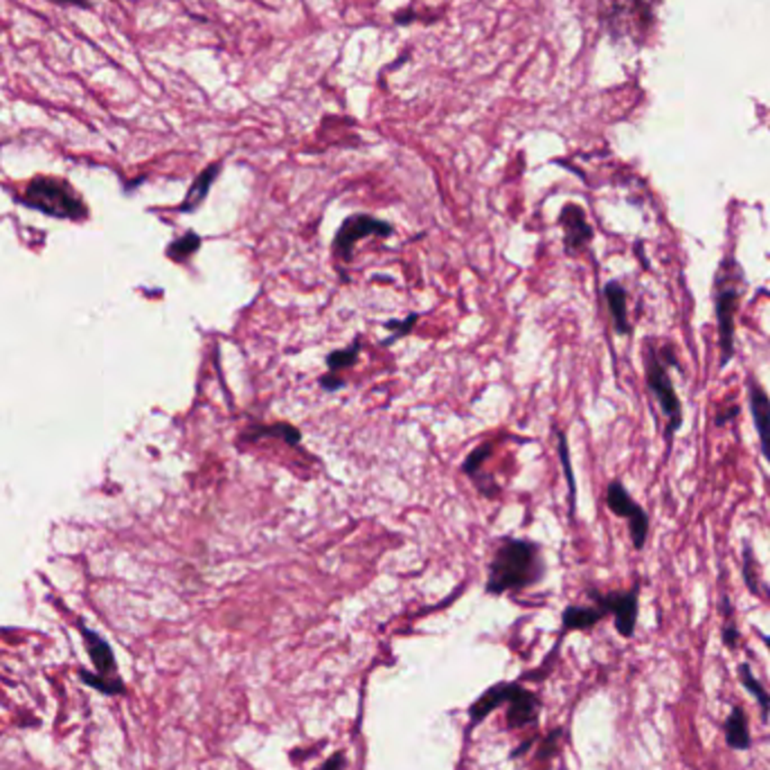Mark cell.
<instances>
[{"instance_id":"cell-1","label":"cell","mask_w":770,"mask_h":770,"mask_svg":"<svg viewBox=\"0 0 770 770\" xmlns=\"http://www.w3.org/2000/svg\"><path fill=\"white\" fill-rule=\"evenodd\" d=\"M545 575L540 548L525 539H504L494 548L486 576V593L504 594L531 588Z\"/></svg>"},{"instance_id":"cell-2","label":"cell","mask_w":770,"mask_h":770,"mask_svg":"<svg viewBox=\"0 0 770 770\" xmlns=\"http://www.w3.org/2000/svg\"><path fill=\"white\" fill-rule=\"evenodd\" d=\"M746 288V275H743L741 264L732 255L725 257L716 268L714 277V313L716 324H719V365H725L734 356V331H737V309Z\"/></svg>"},{"instance_id":"cell-3","label":"cell","mask_w":770,"mask_h":770,"mask_svg":"<svg viewBox=\"0 0 770 770\" xmlns=\"http://www.w3.org/2000/svg\"><path fill=\"white\" fill-rule=\"evenodd\" d=\"M644 369H647V383L651 394L656 396L662 414H665V439L671 446L675 432L683 428V403L678 399L674 383L669 376V365L662 360L660 349L648 342L644 349Z\"/></svg>"},{"instance_id":"cell-4","label":"cell","mask_w":770,"mask_h":770,"mask_svg":"<svg viewBox=\"0 0 770 770\" xmlns=\"http://www.w3.org/2000/svg\"><path fill=\"white\" fill-rule=\"evenodd\" d=\"M23 201L34 210L57 216V219H84L86 216V205L81 203V198L61 178L39 176V178L30 180L25 194H23Z\"/></svg>"},{"instance_id":"cell-5","label":"cell","mask_w":770,"mask_h":770,"mask_svg":"<svg viewBox=\"0 0 770 770\" xmlns=\"http://www.w3.org/2000/svg\"><path fill=\"white\" fill-rule=\"evenodd\" d=\"M394 232L392 223L369 214H351L342 221L333 237V257L340 264H349L354 259V248L365 237H390Z\"/></svg>"},{"instance_id":"cell-6","label":"cell","mask_w":770,"mask_h":770,"mask_svg":"<svg viewBox=\"0 0 770 770\" xmlns=\"http://www.w3.org/2000/svg\"><path fill=\"white\" fill-rule=\"evenodd\" d=\"M606 504L615 516L629 521L630 540H633L635 549H642L648 536V516L626 491V486L620 480H612L606 489Z\"/></svg>"},{"instance_id":"cell-7","label":"cell","mask_w":770,"mask_h":770,"mask_svg":"<svg viewBox=\"0 0 770 770\" xmlns=\"http://www.w3.org/2000/svg\"><path fill=\"white\" fill-rule=\"evenodd\" d=\"M638 590L635 588L624 590V593H590V597L597 602V606H602L606 611V615L611 612L615 617V629L621 638H630L635 633V624H638Z\"/></svg>"},{"instance_id":"cell-8","label":"cell","mask_w":770,"mask_h":770,"mask_svg":"<svg viewBox=\"0 0 770 770\" xmlns=\"http://www.w3.org/2000/svg\"><path fill=\"white\" fill-rule=\"evenodd\" d=\"M563 228V248L567 255H576L593 241V225L585 219V212L576 203H567L558 214Z\"/></svg>"},{"instance_id":"cell-9","label":"cell","mask_w":770,"mask_h":770,"mask_svg":"<svg viewBox=\"0 0 770 770\" xmlns=\"http://www.w3.org/2000/svg\"><path fill=\"white\" fill-rule=\"evenodd\" d=\"M747 403H750L752 419H755L756 435H759L761 453L770 464V396L756 378H747Z\"/></svg>"},{"instance_id":"cell-10","label":"cell","mask_w":770,"mask_h":770,"mask_svg":"<svg viewBox=\"0 0 770 770\" xmlns=\"http://www.w3.org/2000/svg\"><path fill=\"white\" fill-rule=\"evenodd\" d=\"M491 450H494V441H485V444L476 446V448L468 453V457L464 459V464H462V471L467 473V476L471 477L473 482H476V486L480 489V494L486 495V498H495V495L500 494V486L495 485L494 477H486L485 473H482V467H485L486 459H489Z\"/></svg>"},{"instance_id":"cell-11","label":"cell","mask_w":770,"mask_h":770,"mask_svg":"<svg viewBox=\"0 0 770 770\" xmlns=\"http://www.w3.org/2000/svg\"><path fill=\"white\" fill-rule=\"evenodd\" d=\"M507 702H509L507 720L513 729L527 728V725L534 723L536 716H539V710H540L539 698H536L531 692H527V689L518 687V684H513L512 687V693H509Z\"/></svg>"},{"instance_id":"cell-12","label":"cell","mask_w":770,"mask_h":770,"mask_svg":"<svg viewBox=\"0 0 770 770\" xmlns=\"http://www.w3.org/2000/svg\"><path fill=\"white\" fill-rule=\"evenodd\" d=\"M603 297H606L608 311H611L612 327L620 336L630 333V320H629V293L620 282H608L603 286Z\"/></svg>"},{"instance_id":"cell-13","label":"cell","mask_w":770,"mask_h":770,"mask_svg":"<svg viewBox=\"0 0 770 770\" xmlns=\"http://www.w3.org/2000/svg\"><path fill=\"white\" fill-rule=\"evenodd\" d=\"M81 633H84L86 651H88V656H90V660H93V665H95V669H97V674L111 675V678H117L115 656H113V648L108 647L106 639H104L102 635H97V633H95V630H90V629H81Z\"/></svg>"},{"instance_id":"cell-14","label":"cell","mask_w":770,"mask_h":770,"mask_svg":"<svg viewBox=\"0 0 770 770\" xmlns=\"http://www.w3.org/2000/svg\"><path fill=\"white\" fill-rule=\"evenodd\" d=\"M725 741H728V746L732 747V750H747L752 743L746 711L738 705H734L732 710H729L728 720H725Z\"/></svg>"},{"instance_id":"cell-15","label":"cell","mask_w":770,"mask_h":770,"mask_svg":"<svg viewBox=\"0 0 770 770\" xmlns=\"http://www.w3.org/2000/svg\"><path fill=\"white\" fill-rule=\"evenodd\" d=\"M603 615H606V611L602 606H567L563 612V626H566V630L593 629Z\"/></svg>"},{"instance_id":"cell-16","label":"cell","mask_w":770,"mask_h":770,"mask_svg":"<svg viewBox=\"0 0 770 770\" xmlns=\"http://www.w3.org/2000/svg\"><path fill=\"white\" fill-rule=\"evenodd\" d=\"M216 176H219V165H210L205 171H201L198 174V178L194 180V185L189 187L187 196H185L183 205H180V212H194L198 205H201L203 201H205L207 192H210L212 183L216 180Z\"/></svg>"},{"instance_id":"cell-17","label":"cell","mask_w":770,"mask_h":770,"mask_svg":"<svg viewBox=\"0 0 770 770\" xmlns=\"http://www.w3.org/2000/svg\"><path fill=\"white\" fill-rule=\"evenodd\" d=\"M250 437H255V439H259V437H279V439L286 441L288 446H297L300 444L302 435L300 430H297L295 426H291V423H273V426H255L250 428L248 432H243V439H250Z\"/></svg>"},{"instance_id":"cell-18","label":"cell","mask_w":770,"mask_h":770,"mask_svg":"<svg viewBox=\"0 0 770 770\" xmlns=\"http://www.w3.org/2000/svg\"><path fill=\"white\" fill-rule=\"evenodd\" d=\"M738 678H741L743 687H746L747 692H750L752 696H755V701L759 702L761 720H768V714H770V698H768V693H765V689L761 687V684H759V680H756L755 675H752L750 666H747V665H741V666H738Z\"/></svg>"},{"instance_id":"cell-19","label":"cell","mask_w":770,"mask_h":770,"mask_svg":"<svg viewBox=\"0 0 770 770\" xmlns=\"http://www.w3.org/2000/svg\"><path fill=\"white\" fill-rule=\"evenodd\" d=\"M79 675L88 687L97 689V692L106 693V696H120V693H124L126 689L120 675H117V678H111V675L90 674V671H79Z\"/></svg>"},{"instance_id":"cell-20","label":"cell","mask_w":770,"mask_h":770,"mask_svg":"<svg viewBox=\"0 0 770 770\" xmlns=\"http://www.w3.org/2000/svg\"><path fill=\"white\" fill-rule=\"evenodd\" d=\"M358 354H360L358 340H354L349 347H345V349L331 351V354L327 356V360H324V363H327V372L338 374L347 367H354L356 360H358Z\"/></svg>"},{"instance_id":"cell-21","label":"cell","mask_w":770,"mask_h":770,"mask_svg":"<svg viewBox=\"0 0 770 770\" xmlns=\"http://www.w3.org/2000/svg\"><path fill=\"white\" fill-rule=\"evenodd\" d=\"M198 248H201V237H198L196 232H187V234H183V237L178 239V241H174L169 246V257L171 259H176V261H185L187 259V257H192L194 252L198 250Z\"/></svg>"},{"instance_id":"cell-22","label":"cell","mask_w":770,"mask_h":770,"mask_svg":"<svg viewBox=\"0 0 770 770\" xmlns=\"http://www.w3.org/2000/svg\"><path fill=\"white\" fill-rule=\"evenodd\" d=\"M743 579H746L747 590L752 594H761V581H759V567H756L755 554H752L750 545L743 548Z\"/></svg>"},{"instance_id":"cell-23","label":"cell","mask_w":770,"mask_h":770,"mask_svg":"<svg viewBox=\"0 0 770 770\" xmlns=\"http://www.w3.org/2000/svg\"><path fill=\"white\" fill-rule=\"evenodd\" d=\"M558 457H561V467H563V471H566L567 489H570V507H572V512H575L576 485H575V473H572L570 453H567V439H566V435H563V432H558Z\"/></svg>"},{"instance_id":"cell-24","label":"cell","mask_w":770,"mask_h":770,"mask_svg":"<svg viewBox=\"0 0 770 770\" xmlns=\"http://www.w3.org/2000/svg\"><path fill=\"white\" fill-rule=\"evenodd\" d=\"M419 313H410L405 320H387L385 329H390L392 336L387 338V340H383V345H392L394 340H399V338L408 336L410 331H412V327L417 324Z\"/></svg>"},{"instance_id":"cell-25","label":"cell","mask_w":770,"mask_h":770,"mask_svg":"<svg viewBox=\"0 0 770 770\" xmlns=\"http://www.w3.org/2000/svg\"><path fill=\"white\" fill-rule=\"evenodd\" d=\"M720 608H723V642L728 644L729 648L737 647L738 642V629H737V621H734L732 617V606H729L728 597H723V602H720Z\"/></svg>"},{"instance_id":"cell-26","label":"cell","mask_w":770,"mask_h":770,"mask_svg":"<svg viewBox=\"0 0 770 770\" xmlns=\"http://www.w3.org/2000/svg\"><path fill=\"white\" fill-rule=\"evenodd\" d=\"M320 385H322V390L333 392V390H340L342 385H345V378L336 376V374L327 372L322 378H320Z\"/></svg>"},{"instance_id":"cell-27","label":"cell","mask_w":770,"mask_h":770,"mask_svg":"<svg viewBox=\"0 0 770 770\" xmlns=\"http://www.w3.org/2000/svg\"><path fill=\"white\" fill-rule=\"evenodd\" d=\"M738 417V405H728V408L719 410V414H716V426H725L728 421H732V419Z\"/></svg>"},{"instance_id":"cell-28","label":"cell","mask_w":770,"mask_h":770,"mask_svg":"<svg viewBox=\"0 0 770 770\" xmlns=\"http://www.w3.org/2000/svg\"><path fill=\"white\" fill-rule=\"evenodd\" d=\"M342 768H345V756H342V752H338V755H333L331 759L324 761L318 770H342Z\"/></svg>"},{"instance_id":"cell-29","label":"cell","mask_w":770,"mask_h":770,"mask_svg":"<svg viewBox=\"0 0 770 770\" xmlns=\"http://www.w3.org/2000/svg\"><path fill=\"white\" fill-rule=\"evenodd\" d=\"M48 3L59 5V7H79V9L93 7V3H90V0H48Z\"/></svg>"},{"instance_id":"cell-30","label":"cell","mask_w":770,"mask_h":770,"mask_svg":"<svg viewBox=\"0 0 770 770\" xmlns=\"http://www.w3.org/2000/svg\"><path fill=\"white\" fill-rule=\"evenodd\" d=\"M764 642H765V647H768V651H770V635H764Z\"/></svg>"}]
</instances>
